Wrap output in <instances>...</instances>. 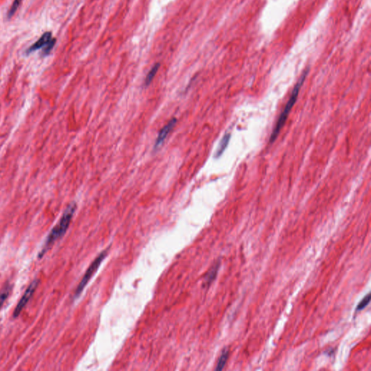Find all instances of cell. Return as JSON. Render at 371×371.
I'll return each instance as SVG.
<instances>
[{
  "mask_svg": "<svg viewBox=\"0 0 371 371\" xmlns=\"http://www.w3.org/2000/svg\"><path fill=\"white\" fill-rule=\"evenodd\" d=\"M76 210H77V204L76 203L70 204L67 207V209L64 212L63 215L61 217L60 221L53 228V229L51 231L50 234L47 237V241H46L44 247H43L42 252L39 254V258H42L43 255L47 252L49 247L66 233L69 226H70V222H71L72 216L75 213Z\"/></svg>",
  "mask_w": 371,
  "mask_h": 371,
  "instance_id": "obj_1",
  "label": "cell"
},
{
  "mask_svg": "<svg viewBox=\"0 0 371 371\" xmlns=\"http://www.w3.org/2000/svg\"><path fill=\"white\" fill-rule=\"evenodd\" d=\"M308 70H306L302 76L301 78L298 81V83L295 85L294 88L292 91L291 97H290L289 100L287 103H286V106L283 109V112H282L281 115L278 118V121H277L276 124H275V128H273V132H272L271 135L270 137V143H273L275 140L278 137V134H279L280 131L282 128H283V125L286 123V120L288 116L290 111L292 109L293 105L296 103V100L298 98V95H299V92L300 88L304 83L305 80L307 75H308Z\"/></svg>",
  "mask_w": 371,
  "mask_h": 371,
  "instance_id": "obj_2",
  "label": "cell"
},
{
  "mask_svg": "<svg viewBox=\"0 0 371 371\" xmlns=\"http://www.w3.org/2000/svg\"><path fill=\"white\" fill-rule=\"evenodd\" d=\"M107 255H108V250H104V251L102 252L97 257V258H95V260L92 262L90 266L89 267L88 269L86 271L85 274H84L82 281L79 283L78 287L76 289L74 298H77L80 296L81 293L83 291L84 288L86 287L87 283L90 281L91 278L93 276L95 272L98 270L99 267L101 265L103 260H105V258H106Z\"/></svg>",
  "mask_w": 371,
  "mask_h": 371,
  "instance_id": "obj_3",
  "label": "cell"
},
{
  "mask_svg": "<svg viewBox=\"0 0 371 371\" xmlns=\"http://www.w3.org/2000/svg\"><path fill=\"white\" fill-rule=\"evenodd\" d=\"M39 281L38 279H35L34 281L31 282V284L29 285V287L25 291L24 294L23 295L22 298L20 300L19 303L16 306V309H15L14 313H13V318H17L21 314V311L26 307V305L29 303V300L32 298L33 294L35 292L36 288H37L38 285H39Z\"/></svg>",
  "mask_w": 371,
  "mask_h": 371,
  "instance_id": "obj_4",
  "label": "cell"
},
{
  "mask_svg": "<svg viewBox=\"0 0 371 371\" xmlns=\"http://www.w3.org/2000/svg\"><path fill=\"white\" fill-rule=\"evenodd\" d=\"M176 122L177 120L176 118H173L170 120L169 122L160 131L159 134H158V138H157L156 141V144H155V147L158 148L161 146L162 144L164 142L165 140L167 138L168 135L170 134L172 130L174 129L175 126H176Z\"/></svg>",
  "mask_w": 371,
  "mask_h": 371,
  "instance_id": "obj_5",
  "label": "cell"
},
{
  "mask_svg": "<svg viewBox=\"0 0 371 371\" xmlns=\"http://www.w3.org/2000/svg\"><path fill=\"white\" fill-rule=\"evenodd\" d=\"M52 39V34L51 31H47V32L44 33L42 36L34 44H33L31 47H29V48L26 49V54L29 55V54L33 53V52H35L38 49L43 48V47H45L48 44L49 41Z\"/></svg>",
  "mask_w": 371,
  "mask_h": 371,
  "instance_id": "obj_6",
  "label": "cell"
},
{
  "mask_svg": "<svg viewBox=\"0 0 371 371\" xmlns=\"http://www.w3.org/2000/svg\"><path fill=\"white\" fill-rule=\"evenodd\" d=\"M219 268H220V262H217V263H216L215 265L210 268V270H209V271L207 272V274H206L205 277H204V285H206V286H210L211 283H212L214 280L215 279Z\"/></svg>",
  "mask_w": 371,
  "mask_h": 371,
  "instance_id": "obj_7",
  "label": "cell"
},
{
  "mask_svg": "<svg viewBox=\"0 0 371 371\" xmlns=\"http://www.w3.org/2000/svg\"><path fill=\"white\" fill-rule=\"evenodd\" d=\"M231 133H227L224 135V137L222 138L221 141H220V144H219L218 147H217V151L215 153V158H219L225 150L227 149L228 144H229V141H230Z\"/></svg>",
  "mask_w": 371,
  "mask_h": 371,
  "instance_id": "obj_8",
  "label": "cell"
},
{
  "mask_svg": "<svg viewBox=\"0 0 371 371\" xmlns=\"http://www.w3.org/2000/svg\"><path fill=\"white\" fill-rule=\"evenodd\" d=\"M229 349L225 348V349L222 351L220 357H219L218 361H217L215 370H222V369H224V367H225L226 363H227L228 359H229Z\"/></svg>",
  "mask_w": 371,
  "mask_h": 371,
  "instance_id": "obj_9",
  "label": "cell"
},
{
  "mask_svg": "<svg viewBox=\"0 0 371 371\" xmlns=\"http://www.w3.org/2000/svg\"><path fill=\"white\" fill-rule=\"evenodd\" d=\"M160 66H161V65H160V63H156V65L152 67L151 70H150V72H148L147 75H146V79H145V85H150V84L152 82H153V79L155 78V77H156V76L157 72H158V70H159Z\"/></svg>",
  "mask_w": 371,
  "mask_h": 371,
  "instance_id": "obj_10",
  "label": "cell"
},
{
  "mask_svg": "<svg viewBox=\"0 0 371 371\" xmlns=\"http://www.w3.org/2000/svg\"><path fill=\"white\" fill-rule=\"evenodd\" d=\"M22 2L23 0H14V1H13L12 6H11V8H10L9 11H8V15H7L8 19H11V18L13 17V16L16 14L18 8L21 6Z\"/></svg>",
  "mask_w": 371,
  "mask_h": 371,
  "instance_id": "obj_11",
  "label": "cell"
},
{
  "mask_svg": "<svg viewBox=\"0 0 371 371\" xmlns=\"http://www.w3.org/2000/svg\"><path fill=\"white\" fill-rule=\"evenodd\" d=\"M11 287L10 286H6V288L3 289V291H2V293H0V308L3 307V305H4L5 302L6 301V300L8 299V296L10 295V293H11Z\"/></svg>",
  "mask_w": 371,
  "mask_h": 371,
  "instance_id": "obj_12",
  "label": "cell"
},
{
  "mask_svg": "<svg viewBox=\"0 0 371 371\" xmlns=\"http://www.w3.org/2000/svg\"><path fill=\"white\" fill-rule=\"evenodd\" d=\"M56 40L55 38H52L50 41H49L48 44L44 47V50H43V56L48 55L50 53L51 51L54 48V45H55Z\"/></svg>",
  "mask_w": 371,
  "mask_h": 371,
  "instance_id": "obj_13",
  "label": "cell"
},
{
  "mask_svg": "<svg viewBox=\"0 0 371 371\" xmlns=\"http://www.w3.org/2000/svg\"><path fill=\"white\" fill-rule=\"evenodd\" d=\"M370 293H368V294L366 295L365 298H363L362 300H361L360 303H359L358 305H357V311H362V310L365 309L366 307L368 306L369 303H370Z\"/></svg>",
  "mask_w": 371,
  "mask_h": 371,
  "instance_id": "obj_14",
  "label": "cell"
}]
</instances>
